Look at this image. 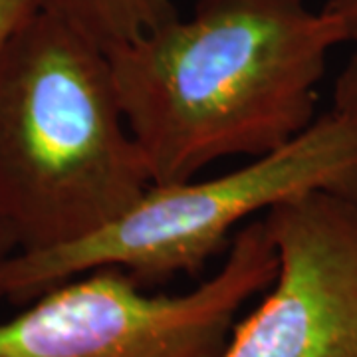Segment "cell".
<instances>
[{
    "label": "cell",
    "mask_w": 357,
    "mask_h": 357,
    "mask_svg": "<svg viewBox=\"0 0 357 357\" xmlns=\"http://www.w3.org/2000/svg\"><path fill=\"white\" fill-rule=\"evenodd\" d=\"M340 20L306 0H197L107 52L119 105L153 185L255 159L312 126Z\"/></svg>",
    "instance_id": "6da1fadb"
},
{
    "label": "cell",
    "mask_w": 357,
    "mask_h": 357,
    "mask_svg": "<svg viewBox=\"0 0 357 357\" xmlns=\"http://www.w3.org/2000/svg\"><path fill=\"white\" fill-rule=\"evenodd\" d=\"M151 185L107 52L42 6L0 54V222L16 250L86 238Z\"/></svg>",
    "instance_id": "7a4b0ae2"
},
{
    "label": "cell",
    "mask_w": 357,
    "mask_h": 357,
    "mask_svg": "<svg viewBox=\"0 0 357 357\" xmlns=\"http://www.w3.org/2000/svg\"><path fill=\"white\" fill-rule=\"evenodd\" d=\"M357 204V112L330 107L298 137L211 178L151 185L121 217L76 243L0 258V302L28 304L96 268L137 280L197 274L250 220L307 192Z\"/></svg>",
    "instance_id": "3957f363"
},
{
    "label": "cell",
    "mask_w": 357,
    "mask_h": 357,
    "mask_svg": "<svg viewBox=\"0 0 357 357\" xmlns=\"http://www.w3.org/2000/svg\"><path fill=\"white\" fill-rule=\"evenodd\" d=\"M276 268L262 217L232 236L217 272L189 292L149 294L121 268H96L0 319V357H220Z\"/></svg>",
    "instance_id": "277c9868"
},
{
    "label": "cell",
    "mask_w": 357,
    "mask_h": 357,
    "mask_svg": "<svg viewBox=\"0 0 357 357\" xmlns=\"http://www.w3.org/2000/svg\"><path fill=\"white\" fill-rule=\"evenodd\" d=\"M262 218L276 276L220 357H357V204L316 191Z\"/></svg>",
    "instance_id": "5b68a950"
},
{
    "label": "cell",
    "mask_w": 357,
    "mask_h": 357,
    "mask_svg": "<svg viewBox=\"0 0 357 357\" xmlns=\"http://www.w3.org/2000/svg\"><path fill=\"white\" fill-rule=\"evenodd\" d=\"M109 52L178 16L173 0H44Z\"/></svg>",
    "instance_id": "8992f818"
},
{
    "label": "cell",
    "mask_w": 357,
    "mask_h": 357,
    "mask_svg": "<svg viewBox=\"0 0 357 357\" xmlns=\"http://www.w3.org/2000/svg\"><path fill=\"white\" fill-rule=\"evenodd\" d=\"M324 8L340 20L345 44L351 46L347 62L335 77L332 107L357 112V0H328Z\"/></svg>",
    "instance_id": "52a82bcc"
},
{
    "label": "cell",
    "mask_w": 357,
    "mask_h": 357,
    "mask_svg": "<svg viewBox=\"0 0 357 357\" xmlns=\"http://www.w3.org/2000/svg\"><path fill=\"white\" fill-rule=\"evenodd\" d=\"M42 6L44 0H0V54Z\"/></svg>",
    "instance_id": "ba28073f"
},
{
    "label": "cell",
    "mask_w": 357,
    "mask_h": 357,
    "mask_svg": "<svg viewBox=\"0 0 357 357\" xmlns=\"http://www.w3.org/2000/svg\"><path fill=\"white\" fill-rule=\"evenodd\" d=\"M13 252H16V244H14L13 236L8 234V230L0 222V258L13 255Z\"/></svg>",
    "instance_id": "9c48e42d"
}]
</instances>
